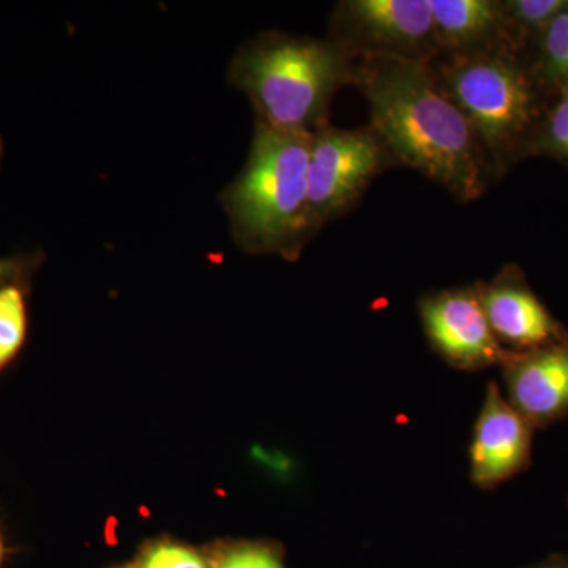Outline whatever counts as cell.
I'll return each instance as SVG.
<instances>
[{"mask_svg": "<svg viewBox=\"0 0 568 568\" xmlns=\"http://www.w3.org/2000/svg\"><path fill=\"white\" fill-rule=\"evenodd\" d=\"M353 84L369 104V129L395 164L439 183L462 203L484 196L495 174L465 115L440 92L429 63L355 59Z\"/></svg>", "mask_w": 568, "mask_h": 568, "instance_id": "1", "label": "cell"}, {"mask_svg": "<svg viewBox=\"0 0 568 568\" xmlns=\"http://www.w3.org/2000/svg\"><path fill=\"white\" fill-rule=\"evenodd\" d=\"M433 77L440 92L465 115L487 155L495 179L534 159L538 132L555 93L529 59L511 48L437 54Z\"/></svg>", "mask_w": 568, "mask_h": 568, "instance_id": "2", "label": "cell"}, {"mask_svg": "<svg viewBox=\"0 0 568 568\" xmlns=\"http://www.w3.org/2000/svg\"><path fill=\"white\" fill-rule=\"evenodd\" d=\"M312 140L313 133L254 125L248 159L220 194L239 248L295 261L315 237L308 212Z\"/></svg>", "mask_w": 568, "mask_h": 568, "instance_id": "3", "label": "cell"}, {"mask_svg": "<svg viewBox=\"0 0 568 568\" xmlns=\"http://www.w3.org/2000/svg\"><path fill=\"white\" fill-rule=\"evenodd\" d=\"M354 65L335 40L265 32L234 55L230 82L248 97L256 123L315 133L327 125L335 93L353 84Z\"/></svg>", "mask_w": 568, "mask_h": 568, "instance_id": "4", "label": "cell"}, {"mask_svg": "<svg viewBox=\"0 0 568 568\" xmlns=\"http://www.w3.org/2000/svg\"><path fill=\"white\" fill-rule=\"evenodd\" d=\"M395 164L369 126L324 125L313 133L308 162V212L315 234L345 215L381 171Z\"/></svg>", "mask_w": 568, "mask_h": 568, "instance_id": "5", "label": "cell"}, {"mask_svg": "<svg viewBox=\"0 0 568 568\" xmlns=\"http://www.w3.org/2000/svg\"><path fill=\"white\" fill-rule=\"evenodd\" d=\"M328 39L354 59L429 63L439 54L429 0H345L332 13Z\"/></svg>", "mask_w": 568, "mask_h": 568, "instance_id": "6", "label": "cell"}, {"mask_svg": "<svg viewBox=\"0 0 568 568\" xmlns=\"http://www.w3.org/2000/svg\"><path fill=\"white\" fill-rule=\"evenodd\" d=\"M420 316L432 346L459 369L503 366L515 354L496 338L477 286L425 295Z\"/></svg>", "mask_w": 568, "mask_h": 568, "instance_id": "7", "label": "cell"}, {"mask_svg": "<svg viewBox=\"0 0 568 568\" xmlns=\"http://www.w3.org/2000/svg\"><path fill=\"white\" fill-rule=\"evenodd\" d=\"M488 323L510 353L568 342V332L530 290L518 267L504 268L491 283L477 284Z\"/></svg>", "mask_w": 568, "mask_h": 568, "instance_id": "8", "label": "cell"}, {"mask_svg": "<svg viewBox=\"0 0 568 568\" xmlns=\"http://www.w3.org/2000/svg\"><path fill=\"white\" fill-rule=\"evenodd\" d=\"M532 455V426L496 384H489L470 446V478L478 488H495L526 469Z\"/></svg>", "mask_w": 568, "mask_h": 568, "instance_id": "9", "label": "cell"}, {"mask_svg": "<svg viewBox=\"0 0 568 568\" xmlns=\"http://www.w3.org/2000/svg\"><path fill=\"white\" fill-rule=\"evenodd\" d=\"M503 368L507 402L532 429L568 416V342L515 353Z\"/></svg>", "mask_w": 568, "mask_h": 568, "instance_id": "10", "label": "cell"}, {"mask_svg": "<svg viewBox=\"0 0 568 568\" xmlns=\"http://www.w3.org/2000/svg\"><path fill=\"white\" fill-rule=\"evenodd\" d=\"M429 6L439 54L511 48L503 0H429Z\"/></svg>", "mask_w": 568, "mask_h": 568, "instance_id": "11", "label": "cell"}, {"mask_svg": "<svg viewBox=\"0 0 568 568\" xmlns=\"http://www.w3.org/2000/svg\"><path fill=\"white\" fill-rule=\"evenodd\" d=\"M568 9V0H503L507 39L518 54L530 58L541 33Z\"/></svg>", "mask_w": 568, "mask_h": 568, "instance_id": "12", "label": "cell"}, {"mask_svg": "<svg viewBox=\"0 0 568 568\" xmlns=\"http://www.w3.org/2000/svg\"><path fill=\"white\" fill-rule=\"evenodd\" d=\"M529 62L555 95L568 89V9L541 33Z\"/></svg>", "mask_w": 568, "mask_h": 568, "instance_id": "13", "label": "cell"}, {"mask_svg": "<svg viewBox=\"0 0 568 568\" xmlns=\"http://www.w3.org/2000/svg\"><path fill=\"white\" fill-rule=\"evenodd\" d=\"M28 336V305L21 284L0 287V373L21 353Z\"/></svg>", "mask_w": 568, "mask_h": 568, "instance_id": "14", "label": "cell"}, {"mask_svg": "<svg viewBox=\"0 0 568 568\" xmlns=\"http://www.w3.org/2000/svg\"><path fill=\"white\" fill-rule=\"evenodd\" d=\"M211 568H284L283 551L268 541H231L209 552Z\"/></svg>", "mask_w": 568, "mask_h": 568, "instance_id": "15", "label": "cell"}, {"mask_svg": "<svg viewBox=\"0 0 568 568\" xmlns=\"http://www.w3.org/2000/svg\"><path fill=\"white\" fill-rule=\"evenodd\" d=\"M534 156L568 168V89L556 93L538 132Z\"/></svg>", "mask_w": 568, "mask_h": 568, "instance_id": "16", "label": "cell"}, {"mask_svg": "<svg viewBox=\"0 0 568 568\" xmlns=\"http://www.w3.org/2000/svg\"><path fill=\"white\" fill-rule=\"evenodd\" d=\"M130 568H211V559L181 541L160 538L149 541Z\"/></svg>", "mask_w": 568, "mask_h": 568, "instance_id": "17", "label": "cell"}, {"mask_svg": "<svg viewBox=\"0 0 568 568\" xmlns=\"http://www.w3.org/2000/svg\"><path fill=\"white\" fill-rule=\"evenodd\" d=\"M28 268L29 263L22 257H0V287L21 284Z\"/></svg>", "mask_w": 568, "mask_h": 568, "instance_id": "18", "label": "cell"}, {"mask_svg": "<svg viewBox=\"0 0 568 568\" xmlns=\"http://www.w3.org/2000/svg\"><path fill=\"white\" fill-rule=\"evenodd\" d=\"M526 568H568V555H551L549 558Z\"/></svg>", "mask_w": 568, "mask_h": 568, "instance_id": "19", "label": "cell"}, {"mask_svg": "<svg viewBox=\"0 0 568 568\" xmlns=\"http://www.w3.org/2000/svg\"><path fill=\"white\" fill-rule=\"evenodd\" d=\"M3 559H6V545H3L2 532H0V568L3 567Z\"/></svg>", "mask_w": 568, "mask_h": 568, "instance_id": "20", "label": "cell"}]
</instances>
